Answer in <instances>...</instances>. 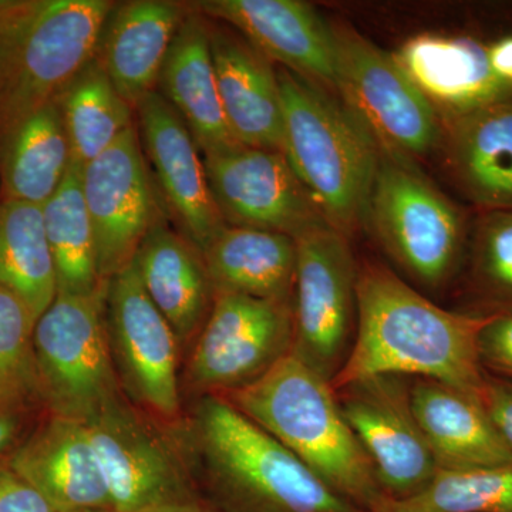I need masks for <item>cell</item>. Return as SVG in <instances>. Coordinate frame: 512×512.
<instances>
[{
  "label": "cell",
  "instance_id": "obj_1",
  "mask_svg": "<svg viewBox=\"0 0 512 512\" xmlns=\"http://www.w3.org/2000/svg\"><path fill=\"white\" fill-rule=\"evenodd\" d=\"M491 316L447 311L380 264L359 268L357 329L333 390L363 377L437 380L483 402L487 373L478 335Z\"/></svg>",
  "mask_w": 512,
  "mask_h": 512
},
{
  "label": "cell",
  "instance_id": "obj_2",
  "mask_svg": "<svg viewBox=\"0 0 512 512\" xmlns=\"http://www.w3.org/2000/svg\"><path fill=\"white\" fill-rule=\"evenodd\" d=\"M198 494L220 512H366L221 396L171 426Z\"/></svg>",
  "mask_w": 512,
  "mask_h": 512
},
{
  "label": "cell",
  "instance_id": "obj_3",
  "mask_svg": "<svg viewBox=\"0 0 512 512\" xmlns=\"http://www.w3.org/2000/svg\"><path fill=\"white\" fill-rule=\"evenodd\" d=\"M221 397L360 510L373 512L386 498L332 384L292 353L258 382Z\"/></svg>",
  "mask_w": 512,
  "mask_h": 512
},
{
  "label": "cell",
  "instance_id": "obj_4",
  "mask_svg": "<svg viewBox=\"0 0 512 512\" xmlns=\"http://www.w3.org/2000/svg\"><path fill=\"white\" fill-rule=\"evenodd\" d=\"M284 154L323 220L349 237L366 222L377 146L328 90L276 67Z\"/></svg>",
  "mask_w": 512,
  "mask_h": 512
},
{
  "label": "cell",
  "instance_id": "obj_5",
  "mask_svg": "<svg viewBox=\"0 0 512 512\" xmlns=\"http://www.w3.org/2000/svg\"><path fill=\"white\" fill-rule=\"evenodd\" d=\"M107 0H0V141L96 56Z\"/></svg>",
  "mask_w": 512,
  "mask_h": 512
},
{
  "label": "cell",
  "instance_id": "obj_6",
  "mask_svg": "<svg viewBox=\"0 0 512 512\" xmlns=\"http://www.w3.org/2000/svg\"><path fill=\"white\" fill-rule=\"evenodd\" d=\"M366 221L390 258L424 288H444L461 274L473 221L410 158L377 147Z\"/></svg>",
  "mask_w": 512,
  "mask_h": 512
},
{
  "label": "cell",
  "instance_id": "obj_7",
  "mask_svg": "<svg viewBox=\"0 0 512 512\" xmlns=\"http://www.w3.org/2000/svg\"><path fill=\"white\" fill-rule=\"evenodd\" d=\"M106 292H57L36 320L37 393L49 414L87 423L124 394L111 359Z\"/></svg>",
  "mask_w": 512,
  "mask_h": 512
},
{
  "label": "cell",
  "instance_id": "obj_8",
  "mask_svg": "<svg viewBox=\"0 0 512 512\" xmlns=\"http://www.w3.org/2000/svg\"><path fill=\"white\" fill-rule=\"evenodd\" d=\"M295 244L292 355L332 383L355 345L359 266L348 237L328 222Z\"/></svg>",
  "mask_w": 512,
  "mask_h": 512
},
{
  "label": "cell",
  "instance_id": "obj_9",
  "mask_svg": "<svg viewBox=\"0 0 512 512\" xmlns=\"http://www.w3.org/2000/svg\"><path fill=\"white\" fill-rule=\"evenodd\" d=\"M335 36V93L377 147L410 158L443 143V120L396 56L353 29Z\"/></svg>",
  "mask_w": 512,
  "mask_h": 512
},
{
  "label": "cell",
  "instance_id": "obj_10",
  "mask_svg": "<svg viewBox=\"0 0 512 512\" xmlns=\"http://www.w3.org/2000/svg\"><path fill=\"white\" fill-rule=\"evenodd\" d=\"M293 301L215 292L181 379L183 396H225L258 382L291 355Z\"/></svg>",
  "mask_w": 512,
  "mask_h": 512
},
{
  "label": "cell",
  "instance_id": "obj_11",
  "mask_svg": "<svg viewBox=\"0 0 512 512\" xmlns=\"http://www.w3.org/2000/svg\"><path fill=\"white\" fill-rule=\"evenodd\" d=\"M86 424L114 511L140 512L200 495L171 426L138 409L126 394Z\"/></svg>",
  "mask_w": 512,
  "mask_h": 512
},
{
  "label": "cell",
  "instance_id": "obj_12",
  "mask_svg": "<svg viewBox=\"0 0 512 512\" xmlns=\"http://www.w3.org/2000/svg\"><path fill=\"white\" fill-rule=\"evenodd\" d=\"M106 323L111 359L127 399L165 426L177 424L184 414L180 342L148 298L133 262L107 282Z\"/></svg>",
  "mask_w": 512,
  "mask_h": 512
},
{
  "label": "cell",
  "instance_id": "obj_13",
  "mask_svg": "<svg viewBox=\"0 0 512 512\" xmlns=\"http://www.w3.org/2000/svg\"><path fill=\"white\" fill-rule=\"evenodd\" d=\"M410 382L412 377L377 375L335 390L340 410L389 500L414 497L440 471L414 416Z\"/></svg>",
  "mask_w": 512,
  "mask_h": 512
},
{
  "label": "cell",
  "instance_id": "obj_14",
  "mask_svg": "<svg viewBox=\"0 0 512 512\" xmlns=\"http://www.w3.org/2000/svg\"><path fill=\"white\" fill-rule=\"evenodd\" d=\"M83 195L104 282L134 261L150 229L167 217L141 148L137 126L83 165Z\"/></svg>",
  "mask_w": 512,
  "mask_h": 512
},
{
  "label": "cell",
  "instance_id": "obj_15",
  "mask_svg": "<svg viewBox=\"0 0 512 512\" xmlns=\"http://www.w3.org/2000/svg\"><path fill=\"white\" fill-rule=\"evenodd\" d=\"M201 156L212 198L229 227L295 239L326 222L284 153L235 143Z\"/></svg>",
  "mask_w": 512,
  "mask_h": 512
},
{
  "label": "cell",
  "instance_id": "obj_16",
  "mask_svg": "<svg viewBox=\"0 0 512 512\" xmlns=\"http://www.w3.org/2000/svg\"><path fill=\"white\" fill-rule=\"evenodd\" d=\"M136 116L141 148L165 212L202 252L227 224L212 198L201 151L157 90L138 104Z\"/></svg>",
  "mask_w": 512,
  "mask_h": 512
},
{
  "label": "cell",
  "instance_id": "obj_17",
  "mask_svg": "<svg viewBox=\"0 0 512 512\" xmlns=\"http://www.w3.org/2000/svg\"><path fill=\"white\" fill-rule=\"evenodd\" d=\"M208 19L237 30L262 55L335 93V28L299 0H207L192 3Z\"/></svg>",
  "mask_w": 512,
  "mask_h": 512
},
{
  "label": "cell",
  "instance_id": "obj_18",
  "mask_svg": "<svg viewBox=\"0 0 512 512\" xmlns=\"http://www.w3.org/2000/svg\"><path fill=\"white\" fill-rule=\"evenodd\" d=\"M8 467L56 512L113 510L87 424L49 417L9 458Z\"/></svg>",
  "mask_w": 512,
  "mask_h": 512
},
{
  "label": "cell",
  "instance_id": "obj_19",
  "mask_svg": "<svg viewBox=\"0 0 512 512\" xmlns=\"http://www.w3.org/2000/svg\"><path fill=\"white\" fill-rule=\"evenodd\" d=\"M208 20L229 133L242 146L284 153V111L275 64L237 30Z\"/></svg>",
  "mask_w": 512,
  "mask_h": 512
},
{
  "label": "cell",
  "instance_id": "obj_20",
  "mask_svg": "<svg viewBox=\"0 0 512 512\" xmlns=\"http://www.w3.org/2000/svg\"><path fill=\"white\" fill-rule=\"evenodd\" d=\"M396 59L443 123L512 97L491 66L487 43L477 37H414Z\"/></svg>",
  "mask_w": 512,
  "mask_h": 512
},
{
  "label": "cell",
  "instance_id": "obj_21",
  "mask_svg": "<svg viewBox=\"0 0 512 512\" xmlns=\"http://www.w3.org/2000/svg\"><path fill=\"white\" fill-rule=\"evenodd\" d=\"M190 10V3L170 0H130L110 10L94 57L134 111L156 92L165 57Z\"/></svg>",
  "mask_w": 512,
  "mask_h": 512
},
{
  "label": "cell",
  "instance_id": "obj_22",
  "mask_svg": "<svg viewBox=\"0 0 512 512\" xmlns=\"http://www.w3.org/2000/svg\"><path fill=\"white\" fill-rule=\"evenodd\" d=\"M167 221L163 217L150 229L133 264L180 346H192L210 316L215 289L201 249Z\"/></svg>",
  "mask_w": 512,
  "mask_h": 512
},
{
  "label": "cell",
  "instance_id": "obj_23",
  "mask_svg": "<svg viewBox=\"0 0 512 512\" xmlns=\"http://www.w3.org/2000/svg\"><path fill=\"white\" fill-rule=\"evenodd\" d=\"M410 397L414 416L439 470L511 463L512 450L481 400L423 377H412Z\"/></svg>",
  "mask_w": 512,
  "mask_h": 512
},
{
  "label": "cell",
  "instance_id": "obj_24",
  "mask_svg": "<svg viewBox=\"0 0 512 512\" xmlns=\"http://www.w3.org/2000/svg\"><path fill=\"white\" fill-rule=\"evenodd\" d=\"M448 171L478 212L512 210V97L444 123Z\"/></svg>",
  "mask_w": 512,
  "mask_h": 512
},
{
  "label": "cell",
  "instance_id": "obj_25",
  "mask_svg": "<svg viewBox=\"0 0 512 512\" xmlns=\"http://www.w3.org/2000/svg\"><path fill=\"white\" fill-rule=\"evenodd\" d=\"M191 5L165 57L157 92L190 130L201 154L237 141L229 133L212 59L210 20Z\"/></svg>",
  "mask_w": 512,
  "mask_h": 512
},
{
  "label": "cell",
  "instance_id": "obj_26",
  "mask_svg": "<svg viewBox=\"0 0 512 512\" xmlns=\"http://www.w3.org/2000/svg\"><path fill=\"white\" fill-rule=\"evenodd\" d=\"M202 255L215 292L293 301L296 244L289 235L227 225Z\"/></svg>",
  "mask_w": 512,
  "mask_h": 512
},
{
  "label": "cell",
  "instance_id": "obj_27",
  "mask_svg": "<svg viewBox=\"0 0 512 512\" xmlns=\"http://www.w3.org/2000/svg\"><path fill=\"white\" fill-rule=\"evenodd\" d=\"M72 161V147L56 99L0 141L2 200L43 207L59 190Z\"/></svg>",
  "mask_w": 512,
  "mask_h": 512
},
{
  "label": "cell",
  "instance_id": "obj_28",
  "mask_svg": "<svg viewBox=\"0 0 512 512\" xmlns=\"http://www.w3.org/2000/svg\"><path fill=\"white\" fill-rule=\"evenodd\" d=\"M43 224L53 265L57 292L92 296L104 292L97 265L96 238L83 195V165L76 160L59 190L42 207Z\"/></svg>",
  "mask_w": 512,
  "mask_h": 512
},
{
  "label": "cell",
  "instance_id": "obj_29",
  "mask_svg": "<svg viewBox=\"0 0 512 512\" xmlns=\"http://www.w3.org/2000/svg\"><path fill=\"white\" fill-rule=\"evenodd\" d=\"M0 286L19 296L36 320L56 298L40 205L0 200Z\"/></svg>",
  "mask_w": 512,
  "mask_h": 512
},
{
  "label": "cell",
  "instance_id": "obj_30",
  "mask_svg": "<svg viewBox=\"0 0 512 512\" xmlns=\"http://www.w3.org/2000/svg\"><path fill=\"white\" fill-rule=\"evenodd\" d=\"M73 160L86 165L136 126V111L93 57L57 97Z\"/></svg>",
  "mask_w": 512,
  "mask_h": 512
},
{
  "label": "cell",
  "instance_id": "obj_31",
  "mask_svg": "<svg viewBox=\"0 0 512 512\" xmlns=\"http://www.w3.org/2000/svg\"><path fill=\"white\" fill-rule=\"evenodd\" d=\"M461 312H512V210L478 212L461 269Z\"/></svg>",
  "mask_w": 512,
  "mask_h": 512
},
{
  "label": "cell",
  "instance_id": "obj_32",
  "mask_svg": "<svg viewBox=\"0 0 512 512\" xmlns=\"http://www.w3.org/2000/svg\"><path fill=\"white\" fill-rule=\"evenodd\" d=\"M373 512H512V461L471 470H440L421 493Z\"/></svg>",
  "mask_w": 512,
  "mask_h": 512
},
{
  "label": "cell",
  "instance_id": "obj_33",
  "mask_svg": "<svg viewBox=\"0 0 512 512\" xmlns=\"http://www.w3.org/2000/svg\"><path fill=\"white\" fill-rule=\"evenodd\" d=\"M26 303L0 286V410H28L39 402L33 330Z\"/></svg>",
  "mask_w": 512,
  "mask_h": 512
},
{
  "label": "cell",
  "instance_id": "obj_34",
  "mask_svg": "<svg viewBox=\"0 0 512 512\" xmlns=\"http://www.w3.org/2000/svg\"><path fill=\"white\" fill-rule=\"evenodd\" d=\"M478 357L487 375L512 382V312L488 319L478 335Z\"/></svg>",
  "mask_w": 512,
  "mask_h": 512
},
{
  "label": "cell",
  "instance_id": "obj_35",
  "mask_svg": "<svg viewBox=\"0 0 512 512\" xmlns=\"http://www.w3.org/2000/svg\"><path fill=\"white\" fill-rule=\"evenodd\" d=\"M0 512H56L8 466L0 468Z\"/></svg>",
  "mask_w": 512,
  "mask_h": 512
},
{
  "label": "cell",
  "instance_id": "obj_36",
  "mask_svg": "<svg viewBox=\"0 0 512 512\" xmlns=\"http://www.w3.org/2000/svg\"><path fill=\"white\" fill-rule=\"evenodd\" d=\"M483 404L512 450V382L487 375Z\"/></svg>",
  "mask_w": 512,
  "mask_h": 512
},
{
  "label": "cell",
  "instance_id": "obj_37",
  "mask_svg": "<svg viewBox=\"0 0 512 512\" xmlns=\"http://www.w3.org/2000/svg\"><path fill=\"white\" fill-rule=\"evenodd\" d=\"M487 49L495 73L512 89V33L487 43Z\"/></svg>",
  "mask_w": 512,
  "mask_h": 512
},
{
  "label": "cell",
  "instance_id": "obj_38",
  "mask_svg": "<svg viewBox=\"0 0 512 512\" xmlns=\"http://www.w3.org/2000/svg\"><path fill=\"white\" fill-rule=\"evenodd\" d=\"M23 419L25 410H0V456L18 439Z\"/></svg>",
  "mask_w": 512,
  "mask_h": 512
},
{
  "label": "cell",
  "instance_id": "obj_39",
  "mask_svg": "<svg viewBox=\"0 0 512 512\" xmlns=\"http://www.w3.org/2000/svg\"><path fill=\"white\" fill-rule=\"evenodd\" d=\"M140 512H220L214 505L208 503L201 495L188 500L175 501V503H168L157 505V507L148 508V510Z\"/></svg>",
  "mask_w": 512,
  "mask_h": 512
},
{
  "label": "cell",
  "instance_id": "obj_40",
  "mask_svg": "<svg viewBox=\"0 0 512 512\" xmlns=\"http://www.w3.org/2000/svg\"><path fill=\"white\" fill-rule=\"evenodd\" d=\"M70 512H119L114 510H80V511H70Z\"/></svg>",
  "mask_w": 512,
  "mask_h": 512
}]
</instances>
